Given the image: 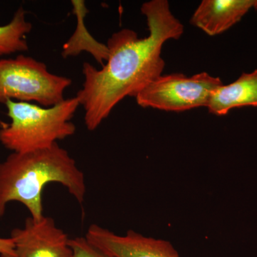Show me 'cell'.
I'll use <instances>...</instances> for the list:
<instances>
[{"label": "cell", "mask_w": 257, "mask_h": 257, "mask_svg": "<svg viewBox=\"0 0 257 257\" xmlns=\"http://www.w3.org/2000/svg\"><path fill=\"white\" fill-rule=\"evenodd\" d=\"M222 84L219 77L207 72L189 77L179 73L161 75L139 93L135 99L142 107L181 112L207 107L212 93Z\"/></svg>", "instance_id": "cell-5"}, {"label": "cell", "mask_w": 257, "mask_h": 257, "mask_svg": "<svg viewBox=\"0 0 257 257\" xmlns=\"http://www.w3.org/2000/svg\"><path fill=\"white\" fill-rule=\"evenodd\" d=\"M72 79L52 74L46 64L23 55L0 60V103L14 100L51 107L64 101Z\"/></svg>", "instance_id": "cell-4"}, {"label": "cell", "mask_w": 257, "mask_h": 257, "mask_svg": "<svg viewBox=\"0 0 257 257\" xmlns=\"http://www.w3.org/2000/svg\"><path fill=\"white\" fill-rule=\"evenodd\" d=\"M0 256L1 257H18L14 241L10 238L0 237Z\"/></svg>", "instance_id": "cell-13"}, {"label": "cell", "mask_w": 257, "mask_h": 257, "mask_svg": "<svg viewBox=\"0 0 257 257\" xmlns=\"http://www.w3.org/2000/svg\"><path fill=\"white\" fill-rule=\"evenodd\" d=\"M248 106L257 107V69L218 87L211 94L207 108L211 114L224 116L234 108Z\"/></svg>", "instance_id": "cell-9"}, {"label": "cell", "mask_w": 257, "mask_h": 257, "mask_svg": "<svg viewBox=\"0 0 257 257\" xmlns=\"http://www.w3.org/2000/svg\"><path fill=\"white\" fill-rule=\"evenodd\" d=\"M73 10L77 15V28L75 33L73 34L69 40L63 47V51L72 48L74 45L79 42V40L83 37V41L85 42L87 51L90 52L93 57L99 64H103V61H107L109 57V50L106 45H103L100 42H96L95 40L88 32L84 26V18L86 16L87 10L86 8L84 2L72 1Z\"/></svg>", "instance_id": "cell-11"}, {"label": "cell", "mask_w": 257, "mask_h": 257, "mask_svg": "<svg viewBox=\"0 0 257 257\" xmlns=\"http://www.w3.org/2000/svg\"><path fill=\"white\" fill-rule=\"evenodd\" d=\"M10 237L14 241L18 257L73 256L68 236L48 216L40 220L28 217L24 227L13 230Z\"/></svg>", "instance_id": "cell-6"}, {"label": "cell", "mask_w": 257, "mask_h": 257, "mask_svg": "<svg viewBox=\"0 0 257 257\" xmlns=\"http://www.w3.org/2000/svg\"><path fill=\"white\" fill-rule=\"evenodd\" d=\"M69 243L72 250V257H113L93 246L85 237L69 239Z\"/></svg>", "instance_id": "cell-12"}, {"label": "cell", "mask_w": 257, "mask_h": 257, "mask_svg": "<svg viewBox=\"0 0 257 257\" xmlns=\"http://www.w3.org/2000/svg\"><path fill=\"white\" fill-rule=\"evenodd\" d=\"M64 186L79 204L87 192L85 177L58 143L35 151L12 152L0 163V217L11 202L24 204L35 220L43 217L42 192L47 184Z\"/></svg>", "instance_id": "cell-2"}, {"label": "cell", "mask_w": 257, "mask_h": 257, "mask_svg": "<svg viewBox=\"0 0 257 257\" xmlns=\"http://www.w3.org/2000/svg\"><path fill=\"white\" fill-rule=\"evenodd\" d=\"M32 25L26 19V11L20 7L11 21L0 26V57L29 50L27 35Z\"/></svg>", "instance_id": "cell-10"}, {"label": "cell", "mask_w": 257, "mask_h": 257, "mask_svg": "<svg viewBox=\"0 0 257 257\" xmlns=\"http://www.w3.org/2000/svg\"><path fill=\"white\" fill-rule=\"evenodd\" d=\"M141 12L147 18L148 36L140 38L130 29L114 32L106 44L109 57L102 68L83 64L84 81L76 96L84 108L89 131L96 130L123 99L135 97L162 75L164 44L183 35V25L172 14L167 0L143 3Z\"/></svg>", "instance_id": "cell-1"}, {"label": "cell", "mask_w": 257, "mask_h": 257, "mask_svg": "<svg viewBox=\"0 0 257 257\" xmlns=\"http://www.w3.org/2000/svg\"><path fill=\"white\" fill-rule=\"evenodd\" d=\"M85 238L93 246L113 257H179L170 241L147 237L133 230L118 235L92 224Z\"/></svg>", "instance_id": "cell-7"}, {"label": "cell", "mask_w": 257, "mask_h": 257, "mask_svg": "<svg viewBox=\"0 0 257 257\" xmlns=\"http://www.w3.org/2000/svg\"><path fill=\"white\" fill-rule=\"evenodd\" d=\"M4 104L11 121L2 124L0 143L10 151L25 153L48 148L75 134L72 119L80 106L77 96L51 107L11 99Z\"/></svg>", "instance_id": "cell-3"}, {"label": "cell", "mask_w": 257, "mask_h": 257, "mask_svg": "<svg viewBox=\"0 0 257 257\" xmlns=\"http://www.w3.org/2000/svg\"><path fill=\"white\" fill-rule=\"evenodd\" d=\"M257 10V0H203L190 23L209 36L229 30L251 8Z\"/></svg>", "instance_id": "cell-8"}]
</instances>
